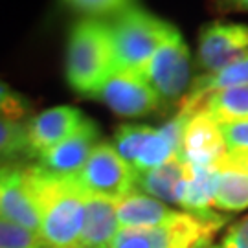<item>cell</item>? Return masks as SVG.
I'll return each instance as SVG.
<instances>
[{
    "label": "cell",
    "mask_w": 248,
    "mask_h": 248,
    "mask_svg": "<svg viewBox=\"0 0 248 248\" xmlns=\"http://www.w3.org/2000/svg\"><path fill=\"white\" fill-rule=\"evenodd\" d=\"M26 182L41 219V237L46 248L78 247L87 212V191L78 178L59 177L33 164L26 166Z\"/></svg>",
    "instance_id": "6da1fadb"
},
{
    "label": "cell",
    "mask_w": 248,
    "mask_h": 248,
    "mask_svg": "<svg viewBox=\"0 0 248 248\" xmlns=\"http://www.w3.org/2000/svg\"><path fill=\"white\" fill-rule=\"evenodd\" d=\"M116 74L108 22L81 18L70 30L66 48V81L74 92L92 98Z\"/></svg>",
    "instance_id": "7a4b0ae2"
},
{
    "label": "cell",
    "mask_w": 248,
    "mask_h": 248,
    "mask_svg": "<svg viewBox=\"0 0 248 248\" xmlns=\"http://www.w3.org/2000/svg\"><path fill=\"white\" fill-rule=\"evenodd\" d=\"M116 72H142L177 28L143 8H129L110 22Z\"/></svg>",
    "instance_id": "3957f363"
},
{
    "label": "cell",
    "mask_w": 248,
    "mask_h": 248,
    "mask_svg": "<svg viewBox=\"0 0 248 248\" xmlns=\"http://www.w3.org/2000/svg\"><path fill=\"white\" fill-rule=\"evenodd\" d=\"M228 224L219 212H177L168 222L147 230H120L112 248H210L213 237Z\"/></svg>",
    "instance_id": "277c9868"
},
{
    "label": "cell",
    "mask_w": 248,
    "mask_h": 248,
    "mask_svg": "<svg viewBox=\"0 0 248 248\" xmlns=\"http://www.w3.org/2000/svg\"><path fill=\"white\" fill-rule=\"evenodd\" d=\"M140 74L156 92L162 108L180 107L191 87V52L178 30L155 52Z\"/></svg>",
    "instance_id": "5b68a950"
},
{
    "label": "cell",
    "mask_w": 248,
    "mask_h": 248,
    "mask_svg": "<svg viewBox=\"0 0 248 248\" xmlns=\"http://www.w3.org/2000/svg\"><path fill=\"white\" fill-rule=\"evenodd\" d=\"M79 186L90 193L118 201L136 189L134 171L112 143L99 142L78 175Z\"/></svg>",
    "instance_id": "8992f818"
},
{
    "label": "cell",
    "mask_w": 248,
    "mask_h": 248,
    "mask_svg": "<svg viewBox=\"0 0 248 248\" xmlns=\"http://www.w3.org/2000/svg\"><path fill=\"white\" fill-rule=\"evenodd\" d=\"M92 99L124 118H142L162 108L156 92L140 72H116Z\"/></svg>",
    "instance_id": "52a82bcc"
},
{
    "label": "cell",
    "mask_w": 248,
    "mask_h": 248,
    "mask_svg": "<svg viewBox=\"0 0 248 248\" xmlns=\"http://www.w3.org/2000/svg\"><path fill=\"white\" fill-rule=\"evenodd\" d=\"M248 53V24L208 22L199 33L197 64L204 74H213Z\"/></svg>",
    "instance_id": "ba28073f"
},
{
    "label": "cell",
    "mask_w": 248,
    "mask_h": 248,
    "mask_svg": "<svg viewBox=\"0 0 248 248\" xmlns=\"http://www.w3.org/2000/svg\"><path fill=\"white\" fill-rule=\"evenodd\" d=\"M226 155L221 127L210 116L197 110L187 118L178 158L187 166L208 168L215 166Z\"/></svg>",
    "instance_id": "9c48e42d"
},
{
    "label": "cell",
    "mask_w": 248,
    "mask_h": 248,
    "mask_svg": "<svg viewBox=\"0 0 248 248\" xmlns=\"http://www.w3.org/2000/svg\"><path fill=\"white\" fill-rule=\"evenodd\" d=\"M87 122V116L79 108L70 105H59L46 108L31 116L26 122V134L31 156L39 158L45 151L61 143L76 133Z\"/></svg>",
    "instance_id": "30bf717a"
},
{
    "label": "cell",
    "mask_w": 248,
    "mask_h": 248,
    "mask_svg": "<svg viewBox=\"0 0 248 248\" xmlns=\"http://www.w3.org/2000/svg\"><path fill=\"white\" fill-rule=\"evenodd\" d=\"M99 140V129L90 118L81 125L76 133L68 136L61 143L53 145L52 149L45 151L37 164L46 171L59 177H78L85 168L92 151L96 149Z\"/></svg>",
    "instance_id": "8fae6325"
},
{
    "label": "cell",
    "mask_w": 248,
    "mask_h": 248,
    "mask_svg": "<svg viewBox=\"0 0 248 248\" xmlns=\"http://www.w3.org/2000/svg\"><path fill=\"white\" fill-rule=\"evenodd\" d=\"M120 233L116 201L87 193V212L76 248H112Z\"/></svg>",
    "instance_id": "7c38bea8"
},
{
    "label": "cell",
    "mask_w": 248,
    "mask_h": 248,
    "mask_svg": "<svg viewBox=\"0 0 248 248\" xmlns=\"http://www.w3.org/2000/svg\"><path fill=\"white\" fill-rule=\"evenodd\" d=\"M120 230H147L168 222L177 210L138 189L116 201Z\"/></svg>",
    "instance_id": "4fadbf2b"
},
{
    "label": "cell",
    "mask_w": 248,
    "mask_h": 248,
    "mask_svg": "<svg viewBox=\"0 0 248 248\" xmlns=\"http://www.w3.org/2000/svg\"><path fill=\"white\" fill-rule=\"evenodd\" d=\"M239 85H248V53H245L237 61L230 62L228 66L221 68L219 72L197 76L178 110L193 114L210 94L222 89H230V87H239Z\"/></svg>",
    "instance_id": "5bb4252c"
},
{
    "label": "cell",
    "mask_w": 248,
    "mask_h": 248,
    "mask_svg": "<svg viewBox=\"0 0 248 248\" xmlns=\"http://www.w3.org/2000/svg\"><path fill=\"white\" fill-rule=\"evenodd\" d=\"M213 210L219 213L243 212L248 208V171L219 160L215 166Z\"/></svg>",
    "instance_id": "9a60e30c"
},
{
    "label": "cell",
    "mask_w": 248,
    "mask_h": 248,
    "mask_svg": "<svg viewBox=\"0 0 248 248\" xmlns=\"http://www.w3.org/2000/svg\"><path fill=\"white\" fill-rule=\"evenodd\" d=\"M187 175V164L175 156L158 168L136 173V189L166 204H177L180 187Z\"/></svg>",
    "instance_id": "2e32d148"
},
{
    "label": "cell",
    "mask_w": 248,
    "mask_h": 248,
    "mask_svg": "<svg viewBox=\"0 0 248 248\" xmlns=\"http://www.w3.org/2000/svg\"><path fill=\"white\" fill-rule=\"evenodd\" d=\"M213 184H215V169L187 166V175L180 187L177 206L182 212L189 213H210L213 212Z\"/></svg>",
    "instance_id": "e0dca14e"
},
{
    "label": "cell",
    "mask_w": 248,
    "mask_h": 248,
    "mask_svg": "<svg viewBox=\"0 0 248 248\" xmlns=\"http://www.w3.org/2000/svg\"><path fill=\"white\" fill-rule=\"evenodd\" d=\"M199 110L217 124L248 120V85L213 92L201 103Z\"/></svg>",
    "instance_id": "ac0fdd59"
},
{
    "label": "cell",
    "mask_w": 248,
    "mask_h": 248,
    "mask_svg": "<svg viewBox=\"0 0 248 248\" xmlns=\"http://www.w3.org/2000/svg\"><path fill=\"white\" fill-rule=\"evenodd\" d=\"M33 158L26 134V122H11L0 118V162L20 164V160Z\"/></svg>",
    "instance_id": "d6986e66"
},
{
    "label": "cell",
    "mask_w": 248,
    "mask_h": 248,
    "mask_svg": "<svg viewBox=\"0 0 248 248\" xmlns=\"http://www.w3.org/2000/svg\"><path fill=\"white\" fill-rule=\"evenodd\" d=\"M155 131V127H149V125H134V124H127V125H120L118 131L114 134V142L112 145L116 147V151L122 155V158L134 169L136 162L142 155L143 147L147 140L151 138V134Z\"/></svg>",
    "instance_id": "ffe728a7"
},
{
    "label": "cell",
    "mask_w": 248,
    "mask_h": 248,
    "mask_svg": "<svg viewBox=\"0 0 248 248\" xmlns=\"http://www.w3.org/2000/svg\"><path fill=\"white\" fill-rule=\"evenodd\" d=\"M68 8L79 11L89 18L116 17L136 6V0H62Z\"/></svg>",
    "instance_id": "44dd1931"
},
{
    "label": "cell",
    "mask_w": 248,
    "mask_h": 248,
    "mask_svg": "<svg viewBox=\"0 0 248 248\" xmlns=\"http://www.w3.org/2000/svg\"><path fill=\"white\" fill-rule=\"evenodd\" d=\"M31 108L33 105L24 94L11 89L6 81L0 79V118L11 122H28Z\"/></svg>",
    "instance_id": "7402d4cb"
},
{
    "label": "cell",
    "mask_w": 248,
    "mask_h": 248,
    "mask_svg": "<svg viewBox=\"0 0 248 248\" xmlns=\"http://www.w3.org/2000/svg\"><path fill=\"white\" fill-rule=\"evenodd\" d=\"M0 248H46L41 233L0 219Z\"/></svg>",
    "instance_id": "603a6c76"
},
{
    "label": "cell",
    "mask_w": 248,
    "mask_h": 248,
    "mask_svg": "<svg viewBox=\"0 0 248 248\" xmlns=\"http://www.w3.org/2000/svg\"><path fill=\"white\" fill-rule=\"evenodd\" d=\"M226 151H247L248 153V120H235L219 124Z\"/></svg>",
    "instance_id": "cb8c5ba5"
},
{
    "label": "cell",
    "mask_w": 248,
    "mask_h": 248,
    "mask_svg": "<svg viewBox=\"0 0 248 248\" xmlns=\"http://www.w3.org/2000/svg\"><path fill=\"white\" fill-rule=\"evenodd\" d=\"M210 248H248V215L230 224L224 235Z\"/></svg>",
    "instance_id": "d4e9b609"
},
{
    "label": "cell",
    "mask_w": 248,
    "mask_h": 248,
    "mask_svg": "<svg viewBox=\"0 0 248 248\" xmlns=\"http://www.w3.org/2000/svg\"><path fill=\"white\" fill-rule=\"evenodd\" d=\"M215 4L221 11L248 13V0H215Z\"/></svg>",
    "instance_id": "484cf974"
},
{
    "label": "cell",
    "mask_w": 248,
    "mask_h": 248,
    "mask_svg": "<svg viewBox=\"0 0 248 248\" xmlns=\"http://www.w3.org/2000/svg\"><path fill=\"white\" fill-rule=\"evenodd\" d=\"M20 166H22V164H2V162H0V182H4L6 178H9L11 175H15Z\"/></svg>",
    "instance_id": "4316f807"
}]
</instances>
